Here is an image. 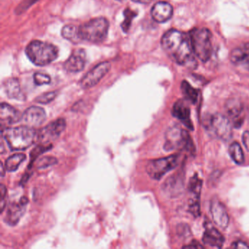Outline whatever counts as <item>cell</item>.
Returning <instances> with one entry per match:
<instances>
[{
	"label": "cell",
	"instance_id": "1",
	"mask_svg": "<svg viewBox=\"0 0 249 249\" xmlns=\"http://www.w3.org/2000/svg\"><path fill=\"white\" fill-rule=\"evenodd\" d=\"M161 46L169 57L180 65H192L195 52L190 36L176 30H170L163 36Z\"/></svg>",
	"mask_w": 249,
	"mask_h": 249
},
{
	"label": "cell",
	"instance_id": "2",
	"mask_svg": "<svg viewBox=\"0 0 249 249\" xmlns=\"http://www.w3.org/2000/svg\"><path fill=\"white\" fill-rule=\"evenodd\" d=\"M2 136L11 151L26 150L38 141V132L29 126L5 128Z\"/></svg>",
	"mask_w": 249,
	"mask_h": 249
},
{
	"label": "cell",
	"instance_id": "3",
	"mask_svg": "<svg viewBox=\"0 0 249 249\" xmlns=\"http://www.w3.org/2000/svg\"><path fill=\"white\" fill-rule=\"evenodd\" d=\"M26 55L37 66H46L56 60L59 49L54 45L40 40L31 42L26 48Z\"/></svg>",
	"mask_w": 249,
	"mask_h": 249
},
{
	"label": "cell",
	"instance_id": "4",
	"mask_svg": "<svg viewBox=\"0 0 249 249\" xmlns=\"http://www.w3.org/2000/svg\"><path fill=\"white\" fill-rule=\"evenodd\" d=\"M109 27V21L106 18H93L78 27L81 40L90 43H102L107 37Z\"/></svg>",
	"mask_w": 249,
	"mask_h": 249
},
{
	"label": "cell",
	"instance_id": "5",
	"mask_svg": "<svg viewBox=\"0 0 249 249\" xmlns=\"http://www.w3.org/2000/svg\"><path fill=\"white\" fill-rule=\"evenodd\" d=\"M195 54L202 62H207L212 54V35L205 28L194 29L189 33Z\"/></svg>",
	"mask_w": 249,
	"mask_h": 249
},
{
	"label": "cell",
	"instance_id": "6",
	"mask_svg": "<svg viewBox=\"0 0 249 249\" xmlns=\"http://www.w3.org/2000/svg\"><path fill=\"white\" fill-rule=\"evenodd\" d=\"M204 126L223 141H229L232 135V124L224 115L213 114L208 116L204 119Z\"/></svg>",
	"mask_w": 249,
	"mask_h": 249
},
{
	"label": "cell",
	"instance_id": "7",
	"mask_svg": "<svg viewBox=\"0 0 249 249\" xmlns=\"http://www.w3.org/2000/svg\"><path fill=\"white\" fill-rule=\"evenodd\" d=\"M179 157L177 154L151 160L146 165L148 176L154 180H160L166 173L176 168L178 164Z\"/></svg>",
	"mask_w": 249,
	"mask_h": 249
},
{
	"label": "cell",
	"instance_id": "8",
	"mask_svg": "<svg viewBox=\"0 0 249 249\" xmlns=\"http://www.w3.org/2000/svg\"><path fill=\"white\" fill-rule=\"evenodd\" d=\"M190 138L189 133L180 126H171L165 133L164 150L170 151L178 148H187L190 144Z\"/></svg>",
	"mask_w": 249,
	"mask_h": 249
},
{
	"label": "cell",
	"instance_id": "9",
	"mask_svg": "<svg viewBox=\"0 0 249 249\" xmlns=\"http://www.w3.org/2000/svg\"><path fill=\"white\" fill-rule=\"evenodd\" d=\"M111 65L110 62H103L94 67L87 72L80 81V86L83 89H90L97 85L110 71Z\"/></svg>",
	"mask_w": 249,
	"mask_h": 249
},
{
	"label": "cell",
	"instance_id": "10",
	"mask_svg": "<svg viewBox=\"0 0 249 249\" xmlns=\"http://www.w3.org/2000/svg\"><path fill=\"white\" fill-rule=\"evenodd\" d=\"M66 128V121L58 119L49 123L38 132V141L41 143H49L60 137Z\"/></svg>",
	"mask_w": 249,
	"mask_h": 249
},
{
	"label": "cell",
	"instance_id": "11",
	"mask_svg": "<svg viewBox=\"0 0 249 249\" xmlns=\"http://www.w3.org/2000/svg\"><path fill=\"white\" fill-rule=\"evenodd\" d=\"M227 117L234 127H240L244 121V107L237 99H230L226 103Z\"/></svg>",
	"mask_w": 249,
	"mask_h": 249
},
{
	"label": "cell",
	"instance_id": "12",
	"mask_svg": "<svg viewBox=\"0 0 249 249\" xmlns=\"http://www.w3.org/2000/svg\"><path fill=\"white\" fill-rule=\"evenodd\" d=\"M28 202V199L24 196L21 198L19 202L11 204L7 211L6 216L5 218V222L13 227L17 225L19 222L21 217L25 213L26 208Z\"/></svg>",
	"mask_w": 249,
	"mask_h": 249
},
{
	"label": "cell",
	"instance_id": "13",
	"mask_svg": "<svg viewBox=\"0 0 249 249\" xmlns=\"http://www.w3.org/2000/svg\"><path fill=\"white\" fill-rule=\"evenodd\" d=\"M46 119V113L44 109L38 106H32L24 111L21 120L27 126L34 128L44 123Z\"/></svg>",
	"mask_w": 249,
	"mask_h": 249
},
{
	"label": "cell",
	"instance_id": "14",
	"mask_svg": "<svg viewBox=\"0 0 249 249\" xmlns=\"http://www.w3.org/2000/svg\"><path fill=\"white\" fill-rule=\"evenodd\" d=\"M87 55L83 49H77L72 52L64 64L65 71L69 72H79L85 68Z\"/></svg>",
	"mask_w": 249,
	"mask_h": 249
},
{
	"label": "cell",
	"instance_id": "15",
	"mask_svg": "<svg viewBox=\"0 0 249 249\" xmlns=\"http://www.w3.org/2000/svg\"><path fill=\"white\" fill-rule=\"evenodd\" d=\"M211 214L213 222L221 229L227 228L230 223V217L224 205L218 200L211 204Z\"/></svg>",
	"mask_w": 249,
	"mask_h": 249
},
{
	"label": "cell",
	"instance_id": "16",
	"mask_svg": "<svg viewBox=\"0 0 249 249\" xmlns=\"http://www.w3.org/2000/svg\"><path fill=\"white\" fill-rule=\"evenodd\" d=\"M22 118L20 112L8 103H2L0 107V121L2 128L20 122Z\"/></svg>",
	"mask_w": 249,
	"mask_h": 249
},
{
	"label": "cell",
	"instance_id": "17",
	"mask_svg": "<svg viewBox=\"0 0 249 249\" xmlns=\"http://www.w3.org/2000/svg\"><path fill=\"white\" fill-rule=\"evenodd\" d=\"M172 114L189 129H193V124L190 119V109L185 100H179L175 103L172 110Z\"/></svg>",
	"mask_w": 249,
	"mask_h": 249
},
{
	"label": "cell",
	"instance_id": "18",
	"mask_svg": "<svg viewBox=\"0 0 249 249\" xmlns=\"http://www.w3.org/2000/svg\"><path fill=\"white\" fill-rule=\"evenodd\" d=\"M151 13L154 21L158 23H164L173 17V7L167 2H159L153 6Z\"/></svg>",
	"mask_w": 249,
	"mask_h": 249
},
{
	"label": "cell",
	"instance_id": "19",
	"mask_svg": "<svg viewBox=\"0 0 249 249\" xmlns=\"http://www.w3.org/2000/svg\"><path fill=\"white\" fill-rule=\"evenodd\" d=\"M230 60L234 65L242 66L249 71V43L232 50L230 54Z\"/></svg>",
	"mask_w": 249,
	"mask_h": 249
},
{
	"label": "cell",
	"instance_id": "20",
	"mask_svg": "<svg viewBox=\"0 0 249 249\" xmlns=\"http://www.w3.org/2000/svg\"><path fill=\"white\" fill-rule=\"evenodd\" d=\"M202 240L207 246L219 249L224 244V236L215 227H208L204 232Z\"/></svg>",
	"mask_w": 249,
	"mask_h": 249
},
{
	"label": "cell",
	"instance_id": "21",
	"mask_svg": "<svg viewBox=\"0 0 249 249\" xmlns=\"http://www.w3.org/2000/svg\"><path fill=\"white\" fill-rule=\"evenodd\" d=\"M5 92L9 98L24 100V94L21 92L19 81L17 78H10L5 83Z\"/></svg>",
	"mask_w": 249,
	"mask_h": 249
},
{
	"label": "cell",
	"instance_id": "22",
	"mask_svg": "<svg viewBox=\"0 0 249 249\" xmlns=\"http://www.w3.org/2000/svg\"><path fill=\"white\" fill-rule=\"evenodd\" d=\"M62 36L64 38L73 43H78L80 41H82L79 36V29L72 24H68L62 28Z\"/></svg>",
	"mask_w": 249,
	"mask_h": 249
},
{
	"label": "cell",
	"instance_id": "23",
	"mask_svg": "<svg viewBox=\"0 0 249 249\" xmlns=\"http://www.w3.org/2000/svg\"><path fill=\"white\" fill-rule=\"evenodd\" d=\"M27 157L24 154H17L11 156L5 161V170L8 172L16 171L21 165V163L25 161Z\"/></svg>",
	"mask_w": 249,
	"mask_h": 249
},
{
	"label": "cell",
	"instance_id": "24",
	"mask_svg": "<svg viewBox=\"0 0 249 249\" xmlns=\"http://www.w3.org/2000/svg\"><path fill=\"white\" fill-rule=\"evenodd\" d=\"M229 153L233 161L237 164H243L245 161L244 153L238 142H234L229 148Z\"/></svg>",
	"mask_w": 249,
	"mask_h": 249
},
{
	"label": "cell",
	"instance_id": "25",
	"mask_svg": "<svg viewBox=\"0 0 249 249\" xmlns=\"http://www.w3.org/2000/svg\"><path fill=\"white\" fill-rule=\"evenodd\" d=\"M181 90L186 100L191 103H196L198 98V92L195 88L192 87L187 81H183L181 84Z\"/></svg>",
	"mask_w": 249,
	"mask_h": 249
},
{
	"label": "cell",
	"instance_id": "26",
	"mask_svg": "<svg viewBox=\"0 0 249 249\" xmlns=\"http://www.w3.org/2000/svg\"><path fill=\"white\" fill-rule=\"evenodd\" d=\"M57 159H56V157L48 156V157H42L41 159H40V160L37 161L36 167H37V169L47 168V167L57 164Z\"/></svg>",
	"mask_w": 249,
	"mask_h": 249
},
{
	"label": "cell",
	"instance_id": "27",
	"mask_svg": "<svg viewBox=\"0 0 249 249\" xmlns=\"http://www.w3.org/2000/svg\"><path fill=\"white\" fill-rule=\"evenodd\" d=\"M52 145H49V143H41L40 145H37L34 149L32 151L30 157H31V164L40 155L46 151H49L52 148Z\"/></svg>",
	"mask_w": 249,
	"mask_h": 249
},
{
	"label": "cell",
	"instance_id": "28",
	"mask_svg": "<svg viewBox=\"0 0 249 249\" xmlns=\"http://www.w3.org/2000/svg\"><path fill=\"white\" fill-rule=\"evenodd\" d=\"M57 94V91H50V92L45 93V94L37 97L35 101L39 103V104H49L51 102L55 100Z\"/></svg>",
	"mask_w": 249,
	"mask_h": 249
},
{
	"label": "cell",
	"instance_id": "29",
	"mask_svg": "<svg viewBox=\"0 0 249 249\" xmlns=\"http://www.w3.org/2000/svg\"><path fill=\"white\" fill-rule=\"evenodd\" d=\"M135 13L134 11H131L129 8L124 11L125 20L122 24V30L124 31L127 32L129 30L131 24H132V19L136 16V14H135Z\"/></svg>",
	"mask_w": 249,
	"mask_h": 249
},
{
	"label": "cell",
	"instance_id": "30",
	"mask_svg": "<svg viewBox=\"0 0 249 249\" xmlns=\"http://www.w3.org/2000/svg\"><path fill=\"white\" fill-rule=\"evenodd\" d=\"M51 78L47 74L42 73V72H36L34 75L35 84L37 86L45 85L49 84L51 83Z\"/></svg>",
	"mask_w": 249,
	"mask_h": 249
},
{
	"label": "cell",
	"instance_id": "31",
	"mask_svg": "<svg viewBox=\"0 0 249 249\" xmlns=\"http://www.w3.org/2000/svg\"><path fill=\"white\" fill-rule=\"evenodd\" d=\"M0 195H1V200H0V208H1V213L3 212L5 209V205H6L7 199V189L5 185H1V189H0Z\"/></svg>",
	"mask_w": 249,
	"mask_h": 249
},
{
	"label": "cell",
	"instance_id": "32",
	"mask_svg": "<svg viewBox=\"0 0 249 249\" xmlns=\"http://www.w3.org/2000/svg\"><path fill=\"white\" fill-rule=\"evenodd\" d=\"M231 248L237 249H249V246L247 243L242 241V240H237V241L234 242L232 243Z\"/></svg>",
	"mask_w": 249,
	"mask_h": 249
},
{
	"label": "cell",
	"instance_id": "33",
	"mask_svg": "<svg viewBox=\"0 0 249 249\" xmlns=\"http://www.w3.org/2000/svg\"><path fill=\"white\" fill-rule=\"evenodd\" d=\"M242 141L246 149L249 151V132L246 131L242 136Z\"/></svg>",
	"mask_w": 249,
	"mask_h": 249
},
{
	"label": "cell",
	"instance_id": "34",
	"mask_svg": "<svg viewBox=\"0 0 249 249\" xmlns=\"http://www.w3.org/2000/svg\"><path fill=\"white\" fill-rule=\"evenodd\" d=\"M183 249H203V246L202 245L199 244V243H196V244L195 243H192L191 244L187 245V246H183Z\"/></svg>",
	"mask_w": 249,
	"mask_h": 249
},
{
	"label": "cell",
	"instance_id": "35",
	"mask_svg": "<svg viewBox=\"0 0 249 249\" xmlns=\"http://www.w3.org/2000/svg\"><path fill=\"white\" fill-rule=\"evenodd\" d=\"M133 2H137V3L141 4H148L152 2L154 0H132Z\"/></svg>",
	"mask_w": 249,
	"mask_h": 249
},
{
	"label": "cell",
	"instance_id": "36",
	"mask_svg": "<svg viewBox=\"0 0 249 249\" xmlns=\"http://www.w3.org/2000/svg\"><path fill=\"white\" fill-rule=\"evenodd\" d=\"M117 1H119V2H124V1H125V0H117Z\"/></svg>",
	"mask_w": 249,
	"mask_h": 249
}]
</instances>
